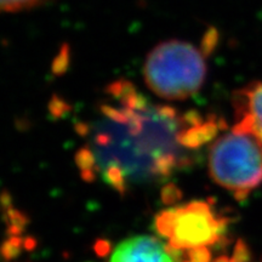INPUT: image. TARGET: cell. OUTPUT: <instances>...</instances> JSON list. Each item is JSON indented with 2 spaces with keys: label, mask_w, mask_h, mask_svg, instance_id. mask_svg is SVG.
<instances>
[{
  "label": "cell",
  "mask_w": 262,
  "mask_h": 262,
  "mask_svg": "<svg viewBox=\"0 0 262 262\" xmlns=\"http://www.w3.org/2000/svg\"><path fill=\"white\" fill-rule=\"evenodd\" d=\"M251 260H253V254L250 248L243 239H239L234 245L231 262H251Z\"/></svg>",
  "instance_id": "cell-8"
},
{
  "label": "cell",
  "mask_w": 262,
  "mask_h": 262,
  "mask_svg": "<svg viewBox=\"0 0 262 262\" xmlns=\"http://www.w3.org/2000/svg\"><path fill=\"white\" fill-rule=\"evenodd\" d=\"M211 262H231V258H229L228 256H226V255H221V256L216 257L215 260Z\"/></svg>",
  "instance_id": "cell-9"
},
{
  "label": "cell",
  "mask_w": 262,
  "mask_h": 262,
  "mask_svg": "<svg viewBox=\"0 0 262 262\" xmlns=\"http://www.w3.org/2000/svg\"><path fill=\"white\" fill-rule=\"evenodd\" d=\"M208 166L212 181L243 202L262 183V142L253 134H222L209 148Z\"/></svg>",
  "instance_id": "cell-3"
},
{
  "label": "cell",
  "mask_w": 262,
  "mask_h": 262,
  "mask_svg": "<svg viewBox=\"0 0 262 262\" xmlns=\"http://www.w3.org/2000/svg\"><path fill=\"white\" fill-rule=\"evenodd\" d=\"M228 220L206 202H191L158 215L156 229L164 241L182 253L209 249L224 241Z\"/></svg>",
  "instance_id": "cell-4"
},
{
  "label": "cell",
  "mask_w": 262,
  "mask_h": 262,
  "mask_svg": "<svg viewBox=\"0 0 262 262\" xmlns=\"http://www.w3.org/2000/svg\"><path fill=\"white\" fill-rule=\"evenodd\" d=\"M209 49L212 47L181 39L158 42L147 54L142 67L147 89L169 102L193 97L205 83Z\"/></svg>",
  "instance_id": "cell-2"
},
{
  "label": "cell",
  "mask_w": 262,
  "mask_h": 262,
  "mask_svg": "<svg viewBox=\"0 0 262 262\" xmlns=\"http://www.w3.org/2000/svg\"><path fill=\"white\" fill-rule=\"evenodd\" d=\"M221 124L152 102L127 80L113 81L93 119L81 126L78 166L86 180L98 179L120 193L164 182L215 139Z\"/></svg>",
  "instance_id": "cell-1"
},
{
  "label": "cell",
  "mask_w": 262,
  "mask_h": 262,
  "mask_svg": "<svg viewBox=\"0 0 262 262\" xmlns=\"http://www.w3.org/2000/svg\"><path fill=\"white\" fill-rule=\"evenodd\" d=\"M181 253L170 247L163 238L135 235L120 242L108 262H182Z\"/></svg>",
  "instance_id": "cell-5"
},
{
  "label": "cell",
  "mask_w": 262,
  "mask_h": 262,
  "mask_svg": "<svg viewBox=\"0 0 262 262\" xmlns=\"http://www.w3.org/2000/svg\"><path fill=\"white\" fill-rule=\"evenodd\" d=\"M234 131L253 134L262 142V81H251L234 91Z\"/></svg>",
  "instance_id": "cell-6"
},
{
  "label": "cell",
  "mask_w": 262,
  "mask_h": 262,
  "mask_svg": "<svg viewBox=\"0 0 262 262\" xmlns=\"http://www.w3.org/2000/svg\"><path fill=\"white\" fill-rule=\"evenodd\" d=\"M52 0H0V14H14L42 6Z\"/></svg>",
  "instance_id": "cell-7"
}]
</instances>
